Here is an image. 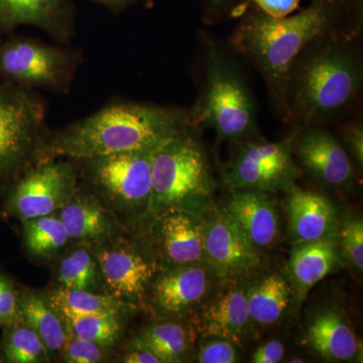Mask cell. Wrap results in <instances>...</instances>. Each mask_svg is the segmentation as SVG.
<instances>
[{"label": "cell", "instance_id": "cell-27", "mask_svg": "<svg viewBox=\"0 0 363 363\" xmlns=\"http://www.w3.org/2000/svg\"><path fill=\"white\" fill-rule=\"evenodd\" d=\"M21 222L26 250L35 257H51L70 240L68 231L59 216L44 215Z\"/></svg>", "mask_w": 363, "mask_h": 363}, {"label": "cell", "instance_id": "cell-15", "mask_svg": "<svg viewBox=\"0 0 363 363\" xmlns=\"http://www.w3.org/2000/svg\"><path fill=\"white\" fill-rule=\"evenodd\" d=\"M286 200L290 233L295 245L335 234L337 211L328 197L294 184Z\"/></svg>", "mask_w": 363, "mask_h": 363}, {"label": "cell", "instance_id": "cell-10", "mask_svg": "<svg viewBox=\"0 0 363 363\" xmlns=\"http://www.w3.org/2000/svg\"><path fill=\"white\" fill-rule=\"evenodd\" d=\"M293 138L279 143H240L224 180L231 190H288L300 176L294 160Z\"/></svg>", "mask_w": 363, "mask_h": 363}, {"label": "cell", "instance_id": "cell-18", "mask_svg": "<svg viewBox=\"0 0 363 363\" xmlns=\"http://www.w3.org/2000/svg\"><path fill=\"white\" fill-rule=\"evenodd\" d=\"M339 262L340 250L335 234L295 245L289 272L298 302L302 303L313 286L333 272Z\"/></svg>", "mask_w": 363, "mask_h": 363}, {"label": "cell", "instance_id": "cell-41", "mask_svg": "<svg viewBox=\"0 0 363 363\" xmlns=\"http://www.w3.org/2000/svg\"><path fill=\"white\" fill-rule=\"evenodd\" d=\"M290 362H304V360H302V359L298 360V358H296V359H295V358H294L293 360H290Z\"/></svg>", "mask_w": 363, "mask_h": 363}, {"label": "cell", "instance_id": "cell-9", "mask_svg": "<svg viewBox=\"0 0 363 363\" xmlns=\"http://www.w3.org/2000/svg\"><path fill=\"white\" fill-rule=\"evenodd\" d=\"M154 150L118 152L71 161L75 162L79 176H84L91 185L112 201L133 209L145 207L150 210Z\"/></svg>", "mask_w": 363, "mask_h": 363}, {"label": "cell", "instance_id": "cell-16", "mask_svg": "<svg viewBox=\"0 0 363 363\" xmlns=\"http://www.w3.org/2000/svg\"><path fill=\"white\" fill-rule=\"evenodd\" d=\"M100 274L112 295L121 298L140 297L154 277L155 267L133 248H105L96 255Z\"/></svg>", "mask_w": 363, "mask_h": 363}, {"label": "cell", "instance_id": "cell-22", "mask_svg": "<svg viewBox=\"0 0 363 363\" xmlns=\"http://www.w3.org/2000/svg\"><path fill=\"white\" fill-rule=\"evenodd\" d=\"M58 212L70 240L99 241L111 233V219L94 196L80 194L77 191Z\"/></svg>", "mask_w": 363, "mask_h": 363}, {"label": "cell", "instance_id": "cell-24", "mask_svg": "<svg viewBox=\"0 0 363 363\" xmlns=\"http://www.w3.org/2000/svg\"><path fill=\"white\" fill-rule=\"evenodd\" d=\"M292 289L279 274H272L247 293L248 313L253 323L269 326L277 323L290 304Z\"/></svg>", "mask_w": 363, "mask_h": 363}, {"label": "cell", "instance_id": "cell-40", "mask_svg": "<svg viewBox=\"0 0 363 363\" xmlns=\"http://www.w3.org/2000/svg\"><path fill=\"white\" fill-rule=\"evenodd\" d=\"M100 6L106 7L112 11H121L128 9V6H133L138 2L145 1V0H92Z\"/></svg>", "mask_w": 363, "mask_h": 363}, {"label": "cell", "instance_id": "cell-12", "mask_svg": "<svg viewBox=\"0 0 363 363\" xmlns=\"http://www.w3.org/2000/svg\"><path fill=\"white\" fill-rule=\"evenodd\" d=\"M294 155L316 180L333 188L350 187L355 171L350 154L338 138L319 125L301 128L294 136Z\"/></svg>", "mask_w": 363, "mask_h": 363}, {"label": "cell", "instance_id": "cell-8", "mask_svg": "<svg viewBox=\"0 0 363 363\" xmlns=\"http://www.w3.org/2000/svg\"><path fill=\"white\" fill-rule=\"evenodd\" d=\"M78 180L73 161L49 159L35 162L2 188L0 218L25 221L56 213L77 192Z\"/></svg>", "mask_w": 363, "mask_h": 363}, {"label": "cell", "instance_id": "cell-34", "mask_svg": "<svg viewBox=\"0 0 363 363\" xmlns=\"http://www.w3.org/2000/svg\"><path fill=\"white\" fill-rule=\"evenodd\" d=\"M200 350L198 362L201 363H234L238 362V352L233 342L227 339L212 337Z\"/></svg>", "mask_w": 363, "mask_h": 363}, {"label": "cell", "instance_id": "cell-2", "mask_svg": "<svg viewBox=\"0 0 363 363\" xmlns=\"http://www.w3.org/2000/svg\"><path fill=\"white\" fill-rule=\"evenodd\" d=\"M359 0H314L300 13L272 18L255 7L231 37V45L262 74L284 117L289 76L296 60L315 40L359 30L345 16Z\"/></svg>", "mask_w": 363, "mask_h": 363}, {"label": "cell", "instance_id": "cell-13", "mask_svg": "<svg viewBox=\"0 0 363 363\" xmlns=\"http://www.w3.org/2000/svg\"><path fill=\"white\" fill-rule=\"evenodd\" d=\"M23 26L69 44L75 35V4L73 0H0V39Z\"/></svg>", "mask_w": 363, "mask_h": 363}, {"label": "cell", "instance_id": "cell-29", "mask_svg": "<svg viewBox=\"0 0 363 363\" xmlns=\"http://www.w3.org/2000/svg\"><path fill=\"white\" fill-rule=\"evenodd\" d=\"M63 319L72 334L105 348L113 345L121 336V315L93 314Z\"/></svg>", "mask_w": 363, "mask_h": 363}, {"label": "cell", "instance_id": "cell-35", "mask_svg": "<svg viewBox=\"0 0 363 363\" xmlns=\"http://www.w3.org/2000/svg\"><path fill=\"white\" fill-rule=\"evenodd\" d=\"M344 143L358 166L363 164V126L362 121H351L341 128Z\"/></svg>", "mask_w": 363, "mask_h": 363}, {"label": "cell", "instance_id": "cell-26", "mask_svg": "<svg viewBox=\"0 0 363 363\" xmlns=\"http://www.w3.org/2000/svg\"><path fill=\"white\" fill-rule=\"evenodd\" d=\"M0 341V362L44 363L51 357L39 336L30 326L16 320L4 327Z\"/></svg>", "mask_w": 363, "mask_h": 363}, {"label": "cell", "instance_id": "cell-39", "mask_svg": "<svg viewBox=\"0 0 363 363\" xmlns=\"http://www.w3.org/2000/svg\"><path fill=\"white\" fill-rule=\"evenodd\" d=\"M236 0H204L206 18L216 20L230 9Z\"/></svg>", "mask_w": 363, "mask_h": 363}, {"label": "cell", "instance_id": "cell-3", "mask_svg": "<svg viewBox=\"0 0 363 363\" xmlns=\"http://www.w3.org/2000/svg\"><path fill=\"white\" fill-rule=\"evenodd\" d=\"M358 30L325 35L296 60L286 85V121L317 125L352 106L362 85V57L353 44Z\"/></svg>", "mask_w": 363, "mask_h": 363}, {"label": "cell", "instance_id": "cell-1", "mask_svg": "<svg viewBox=\"0 0 363 363\" xmlns=\"http://www.w3.org/2000/svg\"><path fill=\"white\" fill-rule=\"evenodd\" d=\"M193 128L196 126L190 109L112 100L65 128L50 130L38 162L154 150L169 138Z\"/></svg>", "mask_w": 363, "mask_h": 363}, {"label": "cell", "instance_id": "cell-38", "mask_svg": "<svg viewBox=\"0 0 363 363\" xmlns=\"http://www.w3.org/2000/svg\"><path fill=\"white\" fill-rule=\"evenodd\" d=\"M126 363H162L161 358L149 348L133 342V350L128 351L123 358Z\"/></svg>", "mask_w": 363, "mask_h": 363}, {"label": "cell", "instance_id": "cell-11", "mask_svg": "<svg viewBox=\"0 0 363 363\" xmlns=\"http://www.w3.org/2000/svg\"><path fill=\"white\" fill-rule=\"evenodd\" d=\"M205 259L223 281L247 276L259 267V250L250 242L224 207L202 212Z\"/></svg>", "mask_w": 363, "mask_h": 363}, {"label": "cell", "instance_id": "cell-19", "mask_svg": "<svg viewBox=\"0 0 363 363\" xmlns=\"http://www.w3.org/2000/svg\"><path fill=\"white\" fill-rule=\"evenodd\" d=\"M206 269L200 264L176 267L154 286V302L167 315H180L202 300L208 289Z\"/></svg>", "mask_w": 363, "mask_h": 363}, {"label": "cell", "instance_id": "cell-7", "mask_svg": "<svg viewBox=\"0 0 363 363\" xmlns=\"http://www.w3.org/2000/svg\"><path fill=\"white\" fill-rule=\"evenodd\" d=\"M48 104L38 91L0 81V190L39 161L49 133Z\"/></svg>", "mask_w": 363, "mask_h": 363}, {"label": "cell", "instance_id": "cell-33", "mask_svg": "<svg viewBox=\"0 0 363 363\" xmlns=\"http://www.w3.org/2000/svg\"><path fill=\"white\" fill-rule=\"evenodd\" d=\"M21 292L13 279L0 269V328L16 322L20 312Z\"/></svg>", "mask_w": 363, "mask_h": 363}, {"label": "cell", "instance_id": "cell-25", "mask_svg": "<svg viewBox=\"0 0 363 363\" xmlns=\"http://www.w3.org/2000/svg\"><path fill=\"white\" fill-rule=\"evenodd\" d=\"M50 303L63 318L93 314L121 315L125 310L121 298L92 291L60 286L49 298Z\"/></svg>", "mask_w": 363, "mask_h": 363}, {"label": "cell", "instance_id": "cell-4", "mask_svg": "<svg viewBox=\"0 0 363 363\" xmlns=\"http://www.w3.org/2000/svg\"><path fill=\"white\" fill-rule=\"evenodd\" d=\"M196 128L169 138L152 152L150 210L154 213L181 208L198 214L210 204L215 183L206 152L193 135Z\"/></svg>", "mask_w": 363, "mask_h": 363}, {"label": "cell", "instance_id": "cell-6", "mask_svg": "<svg viewBox=\"0 0 363 363\" xmlns=\"http://www.w3.org/2000/svg\"><path fill=\"white\" fill-rule=\"evenodd\" d=\"M83 63V50L69 44H47L14 33L0 39L1 82L66 95Z\"/></svg>", "mask_w": 363, "mask_h": 363}, {"label": "cell", "instance_id": "cell-23", "mask_svg": "<svg viewBox=\"0 0 363 363\" xmlns=\"http://www.w3.org/2000/svg\"><path fill=\"white\" fill-rule=\"evenodd\" d=\"M18 320L30 326L44 343L50 357L63 350L69 336L63 317L49 298L37 293L21 292Z\"/></svg>", "mask_w": 363, "mask_h": 363}, {"label": "cell", "instance_id": "cell-36", "mask_svg": "<svg viewBox=\"0 0 363 363\" xmlns=\"http://www.w3.org/2000/svg\"><path fill=\"white\" fill-rule=\"evenodd\" d=\"M257 9L272 18H285L298 7L300 0H250Z\"/></svg>", "mask_w": 363, "mask_h": 363}, {"label": "cell", "instance_id": "cell-32", "mask_svg": "<svg viewBox=\"0 0 363 363\" xmlns=\"http://www.w3.org/2000/svg\"><path fill=\"white\" fill-rule=\"evenodd\" d=\"M104 346L78 337L69 331L63 348L64 362L69 363H97L104 358Z\"/></svg>", "mask_w": 363, "mask_h": 363}, {"label": "cell", "instance_id": "cell-20", "mask_svg": "<svg viewBox=\"0 0 363 363\" xmlns=\"http://www.w3.org/2000/svg\"><path fill=\"white\" fill-rule=\"evenodd\" d=\"M250 323L247 293L233 288L208 306L202 313L200 327L208 337L224 338L238 344L245 338Z\"/></svg>", "mask_w": 363, "mask_h": 363}, {"label": "cell", "instance_id": "cell-30", "mask_svg": "<svg viewBox=\"0 0 363 363\" xmlns=\"http://www.w3.org/2000/svg\"><path fill=\"white\" fill-rule=\"evenodd\" d=\"M97 259L86 248H77L62 259L58 269L61 286L91 291L96 286Z\"/></svg>", "mask_w": 363, "mask_h": 363}, {"label": "cell", "instance_id": "cell-17", "mask_svg": "<svg viewBox=\"0 0 363 363\" xmlns=\"http://www.w3.org/2000/svg\"><path fill=\"white\" fill-rule=\"evenodd\" d=\"M160 214V241L167 259L175 267L204 259L201 217L181 208H171Z\"/></svg>", "mask_w": 363, "mask_h": 363}, {"label": "cell", "instance_id": "cell-28", "mask_svg": "<svg viewBox=\"0 0 363 363\" xmlns=\"http://www.w3.org/2000/svg\"><path fill=\"white\" fill-rule=\"evenodd\" d=\"M133 343L149 348L162 362H181L187 352L189 335L182 325L166 322L145 329Z\"/></svg>", "mask_w": 363, "mask_h": 363}, {"label": "cell", "instance_id": "cell-14", "mask_svg": "<svg viewBox=\"0 0 363 363\" xmlns=\"http://www.w3.org/2000/svg\"><path fill=\"white\" fill-rule=\"evenodd\" d=\"M223 207L257 250L274 245L279 233V216L269 193L233 190Z\"/></svg>", "mask_w": 363, "mask_h": 363}, {"label": "cell", "instance_id": "cell-21", "mask_svg": "<svg viewBox=\"0 0 363 363\" xmlns=\"http://www.w3.org/2000/svg\"><path fill=\"white\" fill-rule=\"evenodd\" d=\"M308 342L325 359L344 362L359 350L354 332L335 309L324 310L312 320L307 331Z\"/></svg>", "mask_w": 363, "mask_h": 363}, {"label": "cell", "instance_id": "cell-31", "mask_svg": "<svg viewBox=\"0 0 363 363\" xmlns=\"http://www.w3.org/2000/svg\"><path fill=\"white\" fill-rule=\"evenodd\" d=\"M340 255L362 272L363 269V222L359 217H350L344 222L337 238Z\"/></svg>", "mask_w": 363, "mask_h": 363}, {"label": "cell", "instance_id": "cell-5", "mask_svg": "<svg viewBox=\"0 0 363 363\" xmlns=\"http://www.w3.org/2000/svg\"><path fill=\"white\" fill-rule=\"evenodd\" d=\"M204 84L191 116L196 128H213L219 140L242 143L257 130V106L228 56L208 40Z\"/></svg>", "mask_w": 363, "mask_h": 363}, {"label": "cell", "instance_id": "cell-37", "mask_svg": "<svg viewBox=\"0 0 363 363\" xmlns=\"http://www.w3.org/2000/svg\"><path fill=\"white\" fill-rule=\"evenodd\" d=\"M285 347L279 340L269 341L259 346L253 353L252 362L255 363H277L283 359Z\"/></svg>", "mask_w": 363, "mask_h": 363}]
</instances>
